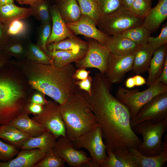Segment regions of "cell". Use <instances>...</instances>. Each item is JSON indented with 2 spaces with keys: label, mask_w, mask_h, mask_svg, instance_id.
Returning <instances> with one entry per match:
<instances>
[{
  "label": "cell",
  "mask_w": 167,
  "mask_h": 167,
  "mask_svg": "<svg viewBox=\"0 0 167 167\" xmlns=\"http://www.w3.org/2000/svg\"><path fill=\"white\" fill-rule=\"evenodd\" d=\"M112 85L99 72L92 77L91 92L81 91L101 128L106 149L137 148L142 140L131 126L128 108L111 94Z\"/></svg>",
  "instance_id": "1"
},
{
  "label": "cell",
  "mask_w": 167,
  "mask_h": 167,
  "mask_svg": "<svg viewBox=\"0 0 167 167\" xmlns=\"http://www.w3.org/2000/svg\"><path fill=\"white\" fill-rule=\"evenodd\" d=\"M26 76L33 89L49 96L60 105L80 89L73 77L76 70L69 64L62 68L53 65L34 62L25 58L15 62Z\"/></svg>",
  "instance_id": "2"
},
{
  "label": "cell",
  "mask_w": 167,
  "mask_h": 167,
  "mask_svg": "<svg viewBox=\"0 0 167 167\" xmlns=\"http://www.w3.org/2000/svg\"><path fill=\"white\" fill-rule=\"evenodd\" d=\"M66 135L73 140L88 132L97 124L89 103L79 90L59 105Z\"/></svg>",
  "instance_id": "3"
},
{
  "label": "cell",
  "mask_w": 167,
  "mask_h": 167,
  "mask_svg": "<svg viewBox=\"0 0 167 167\" xmlns=\"http://www.w3.org/2000/svg\"><path fill=\"white\" fill-rule=\"evenodd\" d=\"M6 66L0 69V125L9 123L25 111L28 103L24 88L13 79Z\"/></svg>",
  "instance_id": "4"
},
{
  "label": "cell",
  "mask_w": 167,
  "mask_h": 167,
  "mask_svg": "<svg viewBox=\"0 0 167 167\" xmlns=\"http://www.w3.org/2000/svg\"><path fill=\"white\" fill-rule=\"evenodd\" d=\"M167 127V119L156 124L149 121L141 122L132 129L135 134L141 135L143 141L136 149L142 155L153 156L160 154L164 149V142L162 140Z\"/></svg>",
  "instance_id": "5"
},
{
  "label": "cell",
  "mask_w": 167,
  "mask_h": 167,
  "mask_svg": "<svg viewBox=\"0 0 167 167\" xmlns=\"http://www.w3.org/2000/svg\"><path fill=\"white\" fill-rule=\"evenodd\" d=\"M167 92V86L155 82L147 89L141 92L138 89L129 90L119 86L116 93V98L128 108L131 119L154 97Z\"/></svg>",
  "instance_id": "6"
},
{
  "label": "cell",
  "mask_w": 167,
  "mask_h": 167,
  "mask_svg": "<svg viewBox=\"0 0 167 167\" xmlns=\"http://www.w3.org/2000/svg\"><path fill=\"white\" fill-rule=\"evenodd\" d=\"M143 20L123 7L111 13L103 14L97 26L105 34L116 36L129 28L142 25Z\"/></svg>",
  "instance_id": "7"
},
{
  "label": "cell",
  "mask_w": 167,
  "mask_h": 167,
  "mask_svg": "<svg viewBox=\"0 0 167 167\" xmlns=\"http://www.w3.org/2000/svg\"><path fill=\"white\" fill-rule=\"evenodd\" d=\"M102 130L97 124L91 130L72 141L76 149L84 148L89 152L92 160L100 167L106 159L107 147L103 140Z\"/></svg>",
  "instance_id": "8"
},
{
  "label": "cell",
  "mask_w": 167,
  "mask_h": 167,
  "mask_svg": "<svg viewBox=\"0 0 167 167\" xmlns=\"http://www.w3.org/2000/svg\"><path fill=\"white\" fill-rule=\"evenodd\" d=\"M167 119V92L154 97L144 105L130 119L132 129L139 123L149 121L154 124Z\"/></svg>",
  "instance_id": "9"
},
{
  "label": "cell",
  "mask_w": 167,
  "mask_h": 167,
  "mask_svg": "<svg viewBox=\"0 0 167 167\" xmlns=\"http://www.w3.org/2000/svg\"><path fill=\"white\" fill-rule=\"evenodd\" d=\"M85 38L88 43L87 52L83 58L75 62V66L78 68H95L101 73L105 74L107 70L110 52L106 47L101 45L96 40Z\"/></svg>",
  "instance_id": "10"
},
{
  "label": "cell",
  "mask_w": 167,
  "mask_h": 167,
  "mask_svg": "<svg viewBox=\"0 0 167 167\" xmlns=\"http://www.w3.org/2000/svg\"><path fill=\"white\" fill-rule=\"evenodd\" d=\"M60 104L54 101H48L43 105V109L39 114L32 118L47 131L52 133L57 139L66 135V130L59 109Z\"/></svg>",
  "instance_id": "11"
},
{
  "label": "cell",
  "mask_w": 167,
  "mask_h": 167,
  "mask_svg": "<svg viewBox=\"0 0 167 167\" xmlns=\"http://www.w3.org/2000/svg\"><path fill=\"white\" fill-rule=\"evenodd\" d=\"M54 147L58 155L70 167H87L92 159L83 150L76 149L72 141L66 135L59 137Z\"/></svg>",
  "instance_id": "12"
},
{
  "label": "cell",
  "mask_w": 167,
  "mask_h": 167,
  "mask_svg": "<svg viewBox=\"0 0 167 167\" xmlns=\"http://www.w3.org/2000/svg\"><path fill=\"white\" fill-rule=\"evenodd\" d=\"M134 58L133 54L117 55L109 54L107 70L104 74L112 84L121 82L126 74L132 70Z\"/></svg>",
  "instance_id": "13"
},
{
  "label": "cell",
  "mask_w": 167,
  "mask_h": 167,
  "mask_svg": "<svg viewBox=\"0 0 167 167\" xmlns=\"http://www.w3.org/2000/svg\"><path fill=\"white\" fill-rule=\"evenodd\" d=\"M66 24L75 35H81L85 38L94 39L101 45L105 46L108 35L97 28L94 21L88 15L82 14L79 20L73 23H66Z\"/></svg>",
  "instance_id": "14"
},
{
  "label": "cell",
  "mask_w": 167,
  "mask_h": 167,
  "mask_svg": "<svg viewBox=\"0 0 167 167\" xmlns=\"http://www.w3.org/2000/svg\"><path fill=\"white\" fill-rule=\"evenodd\" d=\"M47 152L37 148L22 149L15 158L6 162L0 161V167H33L44 157Z\"/></svg>",
  "instance_id": "15"
},
{
  "label": "cell",
  "mask_w": 167,
  "mask_h": 167,
  "mask_svg": "<svg viewBox=\"0 0 167 167\" xmlns=\"http://www.w3.org/2000/svg\"><path fill=\"white\" fill-rule=\"evenodd\" d=\"M50 10L52 26L50 35L46 42V46L51 43H56L67 37L75 35L66 25L56 5L50 6Z\"/></svg>",
  "instance_id": "16"
},
{
  "label": "cell",
  "mask_w": 167,
  "mask_h": 167,
  "mask_svg": "<svg viewBox=\"0 0 167 167\" xmlns=\"http://www.w3.org/2000/svg\"><path fill=\"white\" fill-rule=\"evenodd\" d=\"M87 49L80 48L68 50L48 51L46 54L51 60V64L62 68L73 62H76L86 54Z\"/></svg>",
  "instance_id": "17"
},
{
  "label": "cell",
  "mask_w": 167,
  "mask_h": 167,
  "mask_svg": "<svg viewBox=\"0 0 167 167\" xmlns=\"http://www.w3.org/2000/svg\"><path fill=\"white\" fill-rule=\"evenodd\" d=\"M167 18V0H159L143 19L142 25L151 32L156 31Z\"/></svg>",
  "instance_id": "18"
},
{
  "label": "cell",
  "mask_w": 167,
  "mask_h": 167,
  "mask_svg": "<svg viewBox=\"0 0 167 167\" xmlns=\"http://www.w3.org/2000/svg\"><path fill=\"white\" fill-rule=\"evenodd\" d=\"M154 49L148 43L140 45L132 54L134 58L131 72L140 75L148 71Z\"/></svg>",
  "instance_id": "19"
},
{
  "label": "cell",
  "mask_w": 167,
  "mask_h": 167,
  "mask_svg": "<svg viewBox=\"0 0 167 167\" xmlns=\"http://www.w3.org/2000/svg\"><path fill=\"white\" fill-rule=\"evenodd\" d=\"M139 46L119 35L108 36L105 45L110 53L121 55L132 54Z\"/></svg>",
  "instance_id": "20"
},
{
  "label": "cell",
  "mask_w": 167,
  "mask_h": 167,
  "mask_svg": "<svg viewBox=\"0 0 167 167\" xmlns=\"http://www.w3.org/2000/svg\"><path fill=\"white\" fill-rule=\"evenodd\" d=\"M9 123L32 137L39 136L47 131L37 122L30 118L26 111L16 116Z\"/></svg>",
  "instance_id": "21"
},
{
  "label": "cell",
  "mask_w": 167,
  "mask_h": 167,
  "mask_svg": "<svg viewBox=\"0 0 167 167\" xmlns=\"http://www.w3.org/2000/svg\"><path fill=\"white\" fill-rule=\"evenodd\" d=\"M32 13L30 8L19 7L14 3L0 6V21L5 25L15 20L28 18Z\"/></svg>",
  "instance_id": "22"
},
{
  "label": "cell",
  "mask_w": 167,
  "mask_h": 167,
  "mask_svg": "<svg viewBox=\"0 0 167 167\" xmlns=\"http://www.w3.org/2000/svg\"><path fill=\"white\" fill-rule=\"evenodd\" d=\"M164 148L159 155L153 156H148L140 153L136 148H130L128 151L135 158L139 167H161L167 161V135L164 140Z\"/></svg>",
  "instance_id": "23"
},
{
  "label": "cell",
  "mask_w": 167,
  "mask_h": 167,
  "mask_svg": "<svg viewBox=\"0 0 167 167\" xmlns=\"http://www.w3.org/2000/svg\"><path fill=\"white\" fill-rule=\"evenodd\" d=\"M167 44H166L154 51L148 71V74L146 84L149 86L161 75L167 54Z\"/></svg>",
  "instance_id": "24"
},
{
  "label": "cell",
  "mask_w": 167,
  "mask_h": 167,
  "mask_svg": "<svg viewBox=\"0 0 167 167\" xmlns=\"http://www.w3.org/2000/svg\"><path fill=\"white\" fill-rule=\"evenodd\" d=\"M31 136L9 123L0 125V139L17 148H20Z\"/></svg>",
  "instance_id": "25"
},
{
  "label": "cell",
  "mask_w": 167,
  "mask_h": 167,
  "mask_svg": "<svg viewBox=\"0 0 167 167\" xmlns=\"http://www.w3.org/2000/svg\"><path fill=\"white\" fill-rule=\"evenodd\" d=\"M57 139L51 132L46 131L36 137L31 136L20 147L21 149H40L48 151L54 148Z\"/></svg>",
  "instance_id": "26"
},
{
  "label": "cell",
  "mask_w": 167,
  "mask_h": 167,
  "mask_svg": "<svg viewBox=\"0 0 167 167\" xmlns=\"http://www.w3.org/2000/svg\"><path fill=\"white\" fill-rule=\"evenodd\" d=\"M56 5L66 23L76 22L81 17V11L76 0H62L57 2Z\"/></svg>",
  "instance_id": "27"
},
{
  "label": "cell",
  "mask_w": 167,
  "mask_h": 167,
  "mask_svg": "<svg viewBox=\"0 0 167 167\" xmlns=\"http://www.w3.org/2000/svg\"><path fill=\"white\" fill-rule=\"evenodd\" d=\"M26 38L10 37L6 43L0 48L6 55L17 59L25 58L26 51Z\"/></svg>",
  "instance_id": "28"
},
{
  "label": "cell",
  "mask_w": 167,
  "mask_h": 167,
  "mask_svg": "<svg viewBox=\"0 0 167 167\" xmlns=\"http://www.w3.org/2000/svg\"><path fill=\"white\" fill-rule=\"evenodd\" d=\"M48 51L68 50L78 48L87 49V41H83L76 35L68 37L57 42L52 43L47 46Z\"/></svg>",
  "instance_id": "29"
},
{
  "label": "cell",
  "mask_w": 167,
  "mask_h": 167,
  "mask_svg": "<svg viewBox=\"0 0 167 167\" xmlns=\"http://www.w3.org/2000/svg\"><path fill=\"white\" fill-rule=\"evenodd\" d=\"M31 62L46 64H51L50 58L36 44L26 40L25 58Z\"/></svg>",
  "instance_id": "30"
},
{
  "label": "cell",
  "mask_w": 167,
  "mask_h": 167,
  "mask_svg": "<svg viewBox=\"0 0 167 167\" xmlns=\"http://www.w3.org/2000/svg\"><path fill=\"white\" fill-rule=\"evenodd\" d=\"M151 33L150 31L140 25L129 28L119 35L141 45L148 43Z\"/></svg>",
  "instance_id": "31"
},
{
  "label": "cell",
  "mask_w": 167,
  "mask_h": 167,
  "mask_svg": "<svg viewBox=\"0 0 167 167\" xmlns=\"http://www.w3.org/2000/svg\"><path fill=\"white\" fill-rule=\"evenodd\" d=\"M49 3L47 0H39L30 5L32 15L40 21L41 24L52 22Z\"/></svg>",
  "instance_id": "32"
},
{
  "label": "cell",
  "mask_w": 167,
  "mask_h": 167,
  "mask_svg": "<svg viewBox=\"0 0 167 167\" xmlns=\"http://www.w3.org/2000/svg\"><path fill=\"white\" fill-rule=\"evenodd\" d=\"M82 14L92 18L97 25L102 14L96 0H76Z\"/></svg>",
  "instance_id": "33"
},
{
  "label": "cell",
  "mask_w": 167,
  "mask_h": 167,
  "mask_svg": "<svg viewBox=\"0 0 167 167\" xmlns=\"http://www.w3.org/2000/svg\"><path fill=\"white\" fill-rule=\"evenodd\" d=\"M5 26L7 34L10 38H26L29 28L28 24L24 19L13 21Z\"/></svg>",
  "instance_id": "34"
},
{
  "label": "cell",
  "mask_w": 167,
  "mask_h": 167,
  "mask_svg": "<svg viewBox=\"0 0 167 167\" xmlns=\"http://www.w3.org/2000/svg\"><path fill=\"white\" fill-rule=\"evenodd\" d=\"M65 163L54 147L49 150L44 157L33 167H63Z\"/></svg>",
  "instance_id": "35"
},
{
  "label": "cell",
  "mask_w": 167,
  "mask_h": 167,
  "mask_svg": "<svg viewBox=\"0 0 167 167\" xmlns=\"http://www.w3.org/2000/svg\"><path fill=\"white\" fill-rule=\"evenodd\" d=\"M151 8V0H135L129 10L135 15L143 19Z\"/></svg>",
  "instance_id": "36"
},
{
  "label": "cell",
  "mask_w": 167,
  "mask_h": 167,
  "mask_svg": "<svg viewBox=\"0 0 167 167\" xmlns=\"http://www.w3.org/2000/svg\"><path fill=\"white\" fill-rule=\"evenodd\" d=\"M52 22L41 24L38 32L36 44L46 53L48 52L46 42L51 33Z\"/></svg>",
  "instance_id": "37"
},
{
  "label": "cell",
  "mask_w": 167,
  "mask_h": 167,
  "mask_svg": "<svg viewBox=\"0 0 167 167\" xmlns=\"http://www.w3.org/2000/svg\"><path fill=\"white\" fill-rule=\"evenodd\" d=\"M17 148L0 139V161L6 162L13 159L19 152Z\"/></svg>",
  "instance_id": "38"
},
{
  "label": "cell",
  "mask_w": 167,
  "mask_h": 167,
  "mask_svg": "<svg viewBox=\"0 0 167 167\" xmlns=\"http://www.w3.org/2000/svg\"><path fill=\"white\" fill-rule=\"evenodd\" d=\"M113 152L126 167H139L134 157L127 149H117Z\"/></svg>",
  "instance_id": "39"
},
{
  "label": "cell",
  "mask_w": 167,
  "mask_h": 167,
  "mask_svg": "<svg viewBox=\"0 0 167 167\" xmlns=\"http://www.w3.org/2000/svg\"><path fill=\"white\" fill-rule=\"evenodd\" d=\"M102 14L111 13L123 7L122 0H96Z\"/></svg>",
  "instance_id": "40"
},
{
  "label": "cell",
  "mask_w": 167,
  "mask_h": 167,
  "mask_svg": "<svg viewBox=\"0 0 167 167\" xmlns=\"http://www.w3.org/2000/svg\"><path fill=\"white\" fill-rule=\"evenodd\" d=\"M148 43L155 50L162 45L167 43V24L166 23L163 26L161 32L157 36L154 37L151 36L149 38Z\"/></svg>",
  "instance_id": "41"
},
{
  "label": "cell",
  "mask_w": 167,
  "mask_h": 167,
  "mask_svg": "<svg viewBox=\"0 0 167 167\" xmlns=\"http://www.w3.org/2000/svg\"><path fill=\"white\" fill-rule=\"evenodd\" d=\"M106 153L107 156L103 161L100 167H126L113 152L106 149Z\"/></svg>",
  "instance_id": "42"
},
{
  "label": "cell",
  "mask_w": 167,
  "mask_h": 167,
  "mask_svg": "<svg viewBox=\"0 0 167 167\" xmlns=\"http://www.w3.org/2000/svg\"><path fill=\"white\" fill-rule=\"evenodd\" d=\"M92 82V77L89 75L85 79L77 80L76 84L80 90L90 93L91 91Z\"/></svg>",
  "instance_id": "43"
},
{
  "label": "cell",
  "mask_w": 167,
  "mask_h": 167,
  "mask_svg": "<svg viewBox=\"0 0 167 167\" xmlns=\"http://www.w3.org/2000/svg\"><path fill=\"white\" fill-rule=\"evenodd\" d=\"M43 105L34 103L28 102L25 108V111L29 114H32L34 115L40 113L43 109Z\"/></svg>",
  "instance_id": "44"
},
{
  "label": "cell",
  "mask_w": 167,
  "mask_h": 167,
  "mask_svg": "<svg viewBox=\"0 0 167 167\" xmlns=\"http://www.w3.org/2000/svg\"><path fill=\"white\" fill-rule=\"evenodd\" d=\"M45 97V94L38 91L33 94L28 101V102L44 105L47 102Z\"/></svg>",
  "instance_id": "45"
},
{
  "label": "cell",
  "mask_w": 167,
  "mask_h": 167,
  "mask_svg": "<svg viewBox=\"0 0 167 167\" xmlns=\"http://www.w3.org/2000/svg\"><path fill=\"white\" fill-rule=\"evenodd\" d=\"M90 73L89 71H87L86 69L78 68L75 71L73 77L77 80H84L87 78Z\"/></svg>",
  "instance_id": "46"
},
{
  "label": "cell",
  "mask_w": 167,
  "mask_h": 167,
  "mask_svg": "<svg viewBox=\"0 0 167 167\" xmlns=\"http://www.w3.org/2000/svg\"><path fill=\"white\" fill-rule=\"evenodd\" d=\"M10 38L5 25L0 21V48L6 43Z\"/></svg>",
  "instance_id": "47"
},
{
  "label": "cell",
  "mask_w": 167,
  "mask_h": 167,
  "mask_svg": "<svg viewBox=\"0 0 167 167\" xmlns=\"http://www.w3.org/2000/svg\"><path fill=\"white\" fill-rule=\"evenodd\" d=\"M155 82L161 83L167 86V54L165 58L164 66L161 75Z\"/></svg>",
  "instance_id": "48"
},
{
  "label": "cell",
  "mask_w": 167,
  "mask_h": 167,
  "mask_svg": "<svg viewBox=\"0 0 167 167\" xmlns=\"http://www.w3.org/2000/svg\"><path fill=\"white\" fill-rule=\"evenodd\" d=\"M10 57L0 49V69L7 65Z\"/></svg>",
  "instance_id": "49"
},
{
  "label": "cell",
  "mask_w": 167,
  "mask_h": 167,
  "mask_svg": "<svg viewBox=\"0 0 167 167\" xmlns=\"http://www.w3.org/2000/svg\"><path fill=\"white\" fill-rule=\"evenodd\" d=\"M133 77L135 80V86H141L147 83L145 79L140 75H136Z\"/></svg>",
  "instance_id": "50"
},
{
  "label": "cell",
  "mask_w": 167,
  "mask_h": 167,
  "mask_svg": "<svg viewBox=\"0 0 167 167\" xmlns=\"http://www.w3.org/2000/svg\"><path fill=\"white\" fill-rule=\"evenodd\" d=\"M125 86L128 88H131L135 86V81L133 77L128 78L125 82Z\"/></svg>",
  "instance_id": "51"
},
{
  "label": "cell",
  "mask_w": 167,
  "mask_h": 167,
  "mask_svg": "<svg viewBox=\"0 0 167 167\" xmlns=\"http://www.w3.org/2000/svg\"><path fill=\"white\" fill-rule=\"evenodd\" d=\"M135 0H122L124 7L129 9L131 5Z\"/></svg>",
  "instance_id": "52"
},
{
  "label": "cell",
  "mask_w": 167,
  "mask_h": 167,
  "mask_svg": "<svg viewBox=\"0 0 167 167\" xmlns=\"http://www.w3.org/2000/svg\"><path fill=\"white\" fill-rule=\"evenodd\" d=\"M39 0H23L22 4L31 5Z\"/></svg>",
  "instance_id": "53"
},
{
  "label": "cell",
  "mask_w": 167,
  "mask_h": 167,
  "mask_svg": "<svg viewBox=\"0 0 167 167\" xmlns=\"http://www.w3.org/2000/svg\"><path fill=\"white\" fill-rule=\"evenodd\" d=\"M14 3V0H0V6Z\"/></svg>",
  "instance_id": "54"
},
{
  "label": "cell",
  "mask_w": 167,
  "mask_h": 167,
  "mask_svg": "<svg viewBox=\"0 0 167 167\" xmlns=\"http://www.w3.org/2000/svg\"><path fill=\"white\" fill-rule=\"evenodd\" d=\"M19 4H22L23 0H16Z\"/></svg>",
  "instance_id": "55"
},
{
  "label": "cell",
  "mask_w": 167,
  "mask_h": 167,
  "mask_svg": "<svg viewBox=\"0 0 167 167\" xmlns=\"http://www.w3.org/2000/svg\"><path fill=\"white\" fill-rule=\"evenodd\" d=\"M62 0H56L57 2Z\"/></svg>",
  "instance_id": "56"
},
{
  "label": "cell",
  "mask_w": 167,
  "mask_h": 167,
  "mask_svg": "<svg viewBox=\"0 0 167 167\" xmlns=\"http://www.w3.org/2000/svg\"><path fill=\"white\" fill-rule=\"evenodd\" d=\"M151 0L152 1V0Z\"/></svg>",
  "instance_id": "57"
},
{
  "label": "cell",
  "mask_w": 167,
  "mask_h": 167,
  "mask_svg": "<svg viewBox=\"0 0 167 167\" xmlns=\"http://www.w3.org/2000/svg\"></svg>",
  "instance_id": "58"
}]
</instances>
